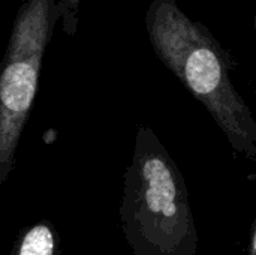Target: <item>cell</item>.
<instances>
[{
    "label": "cell",
    "mask_w": 256,
    "mask_h": 255,
    "mask_svg": "<svg viewBox=\"0 0 256 255\" xmlns=\"http://www.w3.org/2000/svg\"><path fill=\"white\" fill-rule=\"evenodd\" d=\"M146 30L158 59L208 110L232 149L255 161L256 122L231 80L232 56L177 0H152Z\"/></svg>",
    "instance_id": "1"
},
{
    "label": "cell",
    "mask_w": 256,
    "mask_h": 255,
    "mask_svg": "<svg viewBox=\"0 0 256 255\" xmlns=\"http://www.w3.org/2000/svg\"><path fill=\"white\" fill-rule=\"evenodd\" d=\"M123 180L120 221L134 255L196 254L198 233L184 177L147 125L136 131Z\"/></svg>",
    "instance_id": "2"
},
{
    "label": "cell",
    "mask_w": 256,
    "mask_h": 255,
    "mask_svg": "<svg viewBox=\"0 0 256 255\" xmlns=\"http://www.w3.org/2000/svg\"><path fill=\"white\" fill-rule=\"evenodd\" d=\"M60 21L56 0H24L0 62V186L8 180L39 84L45 50Z\"/></svg>",
    "instance_id": "3"
},
{
    "label": "cell",
    "mask_w": 256,
    "mask_h": 255,
    "mask_svg": "<svg viewBox=\"0 0 256 255\" xmlns=\"http://www.w3.org/2000/svg\"><path fill=\"white\" fill-rule=\"evenodd\" d=\"M9 255H63L56 225L42 219L24 227L18 233Z\"/></svg>",
    "instance_id": "4"
},
{
    "label": "cell",
    "mask_w": 256,
    "mask_h": 255,
    "mask_svg": "<svg viewBox=\"0 0 256 255\" xmlns=\"http://www.w3.org/2000/svg\"><path fill=\"white\" fill-rule=\"evenodd\" d=\"M82 0H56L63 30L74 36L78 27V9Z\"/></svg>",
    "instance_id": "5"
},
{
    "label": "cell",
    "mask_w": 256,
    "mask_h": 255,
    "mask_svg": "<svg viewBox=\"0 0 256 255\" xmlns=\"http://www.w3.org/2000/svg\"><path fill=\"white\" fill-rule=\"evenodd\" d=\"M248 255H256V222L252 224L250 234H249V251Z\"/></svg>",
    "instance_id": "6"
}]
</instances>
